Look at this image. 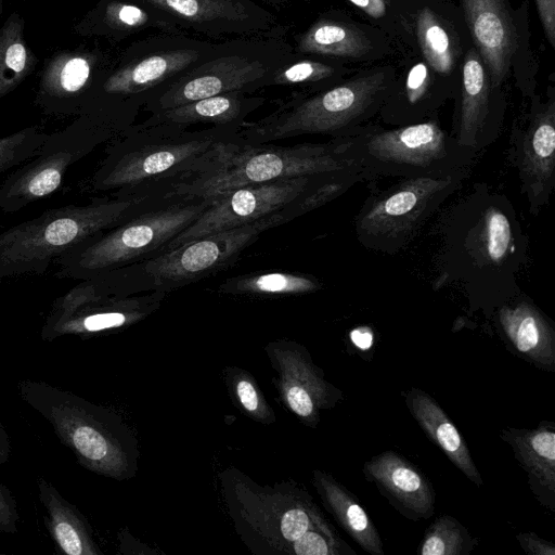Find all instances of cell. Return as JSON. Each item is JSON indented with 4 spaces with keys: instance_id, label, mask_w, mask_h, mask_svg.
Instances as JSON below:
<instances>
[{
    "instance_id": "8d00e7d4",
    "label": "cell",
    "mask_w": 555,
    "mask_h": 555,
    "mask_svg": "<svg viewBox=\"0 0 555 555\" xmlns=\"http://www.w3.org/2000/svg\"><path fill=\"white\" fill-rule=\"evenodd\" d=\"M313 526L322 528H333L324 519H322V517L318 513L309 514L304 508L289 509L284 514V516L281 519V532L287 541L294 542L295 540L300 538L305 532L311 530Z\"/></svg>"
},
{
    "instance_id": "cb8c5ba5",
    "label": "cell",
    "mask_w": 555,
    "mask_h": 555,
    "mask_svg": "<svg viewBox=\"0 0 555 555\" xmlns=\"http://www.w3.org/2000/svg\"><path fill=\"white\" fill-rule=\"evenodd\" d=\"M202 55L203 52L195 49L150 54L113 74L104 83L103 91L121 98L125 103L142 106L160 83L198 62Z\"/></svg>"
},
{
    "instance_id": "ffe728a7",
    "label": "cell",
    "mask_w": 555,
    "mask_h": 555,
    "mask_svg": "<svg viewBox=\"0 0 555 555\" xmlns=\"http://www.w3.org/2000/svg\"><path fill=\"white\" fill-rule=\"evenodd\" d=\"M456 89L414 51L401 54L389 94L377 114L390 127L422 122L438 115Z\"/></svg>"
},
{
    "instance_id": "f6af8a7d",
    "label": "cell",
    "mask_w": 555,
    "mask_h": 555,
    "mask_svg": "<svg viewBox=\"0 0 555 555\" xmlns=\"http://www.w3.org/2000/svg\"><path fill=\"white\" fill-rule=\"evenodd\" d=\"M1 4H2V0H0V13H1Z\"/></svg>"
},
{
    "instance_id": "7402d4cb",
    "label": "cell",
    "mask_w": 555,
    "mask_h": 555,
    "mask_svg": "<svg viewBox=\"0 0 555 555\" xmlns=\"http://www.w3.org/2000/svg\"><path fill=\"white\" fill-rule=\"evenodd\" d=\"M491 317L515 354L545 372H555L554 324L529 297L520 293L498 307Z\"/></svg>"
},
{
    "instance_id": "277c9868",
    "label": "cell",
    "mask_w": 555,
    "mask_h": 555,
    "mask_svg": "<svg viewBox=\"0 0 555 555\" xmlns=\"http://www.w3.org/2000/svg\"><path fill=\"white\" fill-rule=\"evenodd\" d=\"M397 64L357 68L339 83L314 93H298L269 114L244 122L238 134L255 143L321 134L349 137L376 117L390 92Z\"/></svg>"
},
{
    "instance_id": "7c38bea8",
    "label": "cell",
    "mask_w": 555,
    "mask_h": 555,
    "mask_svg": "<svg viewBox=\"0 0 555 555\" xmlns=\"http://www.w3.org/2000/svg\"><path fill=\"white\" fill-rule=\"evenodd\" d=\"M21 398L44 417L63 444L82 466L117 476L124 466L119 443L106 427L101 412L73 392L43 382L18 383Z\"/></svg>"
},
{
    "instance_id": "2e32d148",
    "label": "cell",
    "mask_w": 555,
    "mask_h": 555,
    "mask_svg": "<svg viewBox=\"0 0 555 555\" xmlns=\"http://www.w3.org/2000/svg\"><path fill=\"white\" fill-rule=\"evenodd\" d=\"M320 176L324 175L284 178L266 183L243 185L212 198L208 208L177 235L168 244L166 250L197 237L236 228L276 212L296 198Z\"/></svg>"
},
{
    "instance_id": "f546056e",
    "label": "cell",
    "mask_w": 555,
    "mask_h": 555,
    "mask_svg": "<svg viewBox=\"0 0 555 555\" xmlns=\"http://www.w3.org/2000/svg\"><path fill=\"white\" fill-rule=\"evenodd\" d=\"M322 283L311 274L266 271L227 279L220 291L236 295H300L319 291Z\"/></svg>"
},
{
    "instance_id": "f35d334b",
    "label": "cell",
    "mask_w": 555,
    "mask_h": 555,
    "mask_svg": "<svg viewBox=\"0 0 555 555\" xmlns=\"http://www.w3.org/2000/svg\"><path fill=\"white\" fill-rule=\"evenodd\" d=\"M18 520L16 502L9 489L0 483V531L15 533Z\"/></svg>"
},
{
    "instance_id": "ab89813d",
    "label": "cell",
    "mask_w": 555,
    "mask_h": 555,
    "mask_svg": "<svg viewBox=\"0 0 555 555\" xmlns=\"http://www.w3.org/2000/svg\"><path fill=\"white\" fill-rule=\"evenodd\" d=\"M521 550L530 555H555V544L533 532H520L516 535Z\"/></svg>"
},
{
    "instance_id": "30bf717a",
    "label": "cell",
    "mask_w": 555,
    "mask_h": 555,
    "mask_svg": "<svg viewBox=\"0 0 555 555\" xmlns=\"http://www.w3.org/2000/svg\"><path fill=\"white\" fill-rule=\"evenodd\" d=\"M472 43L491 83L504 88L512 79L524 98L537 92L539 59L531 44L528 1L459 0Z\"/></svg>"
},
{
    "instance_id": "ac0fdd59",
    "label": "cell",
    "mask_w": 555,
    "mask_h": 555,
    "mask_svg": "<svg viewBox=\"0 0 555 555\" xmlns=\"http://www.w3.org/2000/svg\"><path fill=\"white\" fill-rule=\"evenodd\" d=\"M412 50L457 91L463 59L473 46L461 8L451 0H413Z\"/></svg>"
},
{
    "instance_id": "8992f818",
    "label": "cell",
    "mask_w": 555,
    "mask_h": 555,
    "mask_svg": "<svg viewBox=\"0 0 555 555\" xmlns=\"http://www.w3.org/2000/svg\"><path fill=\"white\" fill-rule=\"evenodd\" d=\"M150 201L96 197L66 205L0 233V281L41 275L55 260L82 242L128 219Z\"/></svg>"
},
{
    "instance_id": "7a4b0ae2",
    "label": "cell",
    "mask_w": 555,
    "mask_h": 555,
    "mask_svg": "<svg viewBox=\"0 0 555 555\" xmlns=\"http://www.w3.org/2000/svg\"><path fill=\"white\" fill-rule=\"evenodd\" d=\"M237 130L220 126L190 130L149 117L107 142L90 186L95 192L109 193L111 197H164L218 140Z\"/></svg>"
},
{
    "instance_id": "b9f144b4",
    "label": "cell",
    "mask_w": 555,
    "mask_h": 555,
    "mask_svg": "<svg viewBox=\"0 0 555 555\" xmlns=\"http://www.w3.org/2000/svg\"><path fill=\"white\" fill-rule=\"evenodd\" d=\"M236 392L241 403L248 411H256L259 405L257 391L248 380H240L236 386Z\"/></svg>"
},
{
    "instance_id": "e0dca14e",
    "label": "cell",
    "mask_w": 555,
    "mask_h": 555,
    "mask_svg": "<svg viewBox=\"0 0 555 555\" xmlns=\"http://www.w3.org/2000/svg\"><path fill=\"white\" fill-rule=\"evenodd\" d=\"M452 137L477 154L500 135L505 114L504 88L491 83L488 70L472 46L461 68V80L454 96Z\"/></svg>"
},
{
    "instance_id": "60d3db41",
    "label": "cell",
    "mask_w": 555,
    "mask_h": 555,
    "mask_svg": "<svg viewBox=\"0 0 555 555\" xmlns=\"http://www.w3.org/2000/svg\"><path fill=\"white\" fill-rule=\"evenodd\" d=\"M545 38L555 48V0H534Z\"/></svg>"
},
{
    "instance_id": "52a82bcc",
    "label": "cell",
    "mask_w": 555,
    "mask_h": 555,
    "mask_svg": "<svg viewBox=\"0 0 555 555\" xmlns=\"http://www.w3.org/2000/svg\"><path fill=\"white\" fill-rule=\"evenodd\" d=\"M347 154L363 180L448 173L469 168L477 156L444 130L438 115L390 128L367 122L347 137Z\"/></svg>"
},
{
    "instance_id": "6da1fadb",
    "label": "cell",
    "mask_w": 555,
    "mask_h": 555,
    "mask_svg": "<svg viewBox=\"0 0 555 555\" xmlns=\"http://www.w3.org/2000/svg\"><path fill=\"white\" fill-rule=\"evenodd\" d=\"M433 230L434 291L452 288L469 311L488 317L521 293L529 241L506 194L475 183L441 211Z\"/></svg>"
},
{
    "instance_id": "83f0119b",
    "label": "cell",
    "mask_w": 555,
    "mask_h": 555,
    "mask_svg": "<svg viewBox=\"0 0 555 555\" xmlns=\"http://www.w3.org/2000/svg\"><path fill=\"white\" fill-rule=\"evenodd\" d=\"M39 499L47 511L46 526L51 538L67 555H94L96 546L79 511L46 479L38 478Z\"/></svg>"
},
{
    "instance_id": "4316f807",
    "label": "cell",
    "mask_w": 555,
    "mask_h": 555,
    "mask_svg": "<svg viewBox=\"0 0 555 555\" xmlns=\"http://www.w3.org/2000/svg\"><path fill=\"white\" fill-rule=\"evenodd\" d=\"M315 485L339 526L370 555H385L382 538L357 496L332 476L315 472Z\"/></svg>"
},
{
    "instance_id": "7bdbcfd3",
    "label": "cell",
    "mask_w": 555,
    "mask_h": 555,
    "mask_svg": "<svg viewBox=\"0 0 555 555\" xmlns=\"http://www.w3.org/2000/svg\"><path fill=\"white\" fill-rule=\"evenodd\" d=\"M352 343L360 349L366 350L373 344V336L366 328H357L350 334Z\"/></svg>"
},
{
    "instance_id": "f1b7e54d",
    "label": "cell",
    "mask_w": 555,
    "mask_h": 555,
    "mask_svg": "<svg viewBox=\"0 0 555 555\" xmlns=\"http://www.w3.org/2000/svg\"><path fill=\"white\" fill-rule=\"evenodd\" d=\"M354 70L357 68L338 60L308 55L294 61L291 59L279 67L269 77L266 87H298L300 93H314L339 83Z\"/></svg>"
},
{
    "instance_id": "d590c367",
    "label": "cell",
    "mask_w": 555,
    "mask_h": 555,
    "mask_svg": "<svg viewBox=\"0 0 555 555\" xmlns=\"http://www.w3.org/2000/svg\"><path fill=\"white\" fill-rule=\"evenodd\" d=\"M48 135L36 127H28L0 138V175L34 156Z\"/></svg>"
},
{
    "instance_id": "e575fe53",
    "label": "cell",
    "mask_w": 555,
    "mask_h": 555,
    "mask_svg": "<svg viewBox=\"0 0 555 555\" xmlns=\"http://www.w3.org/2000/svg\"><path fill=\"white\" fill-rule=\"evenodd\" d=\"M44 77L42 101L68 100L82 90L90 76L89 61L79 55L56 61Z\"/></svg>"
},
{
    "instance_id": "4fadbf2b",
    "label": "cell",
    "mask_w": 555,
    "mask_h": 555,
    "mask_svg": "<svg viewBox=\"0 0 555 555\" xmlns=\"http://www.w3.org/2000/svg\"><path fill=\"white\" fill-rule=\"evenodd\" d=\"M284 223V218L276 211L166 250L142 261V269L155 289L167 293L228 269L262 232Z\"/></svg>"
},
{
    "instance_id": "ee69618b",
    "label": "cell",
    "mask_w": 555,
    "mask_h": 555,
    "mask_svg": "<svg viewBox=\"0 0 555 555\" xmlns=\"http://www.w3.org/2000/svg\"><path fill=\"white\" fill-rule=\"evenodd\" d=\"M10 455L9 437L0 423V464L8 461Z\"/></svg>"
},
{
    "instance_id": "1f68e13d",
    "label": "cell",
    "mask_w": 555,
    "mask_h": 555,
    "mask_svg": "<svg viewBox=\"0 0 555 555\" xmlns=\"http://www.w3.org/2000/svg\"><path fill=\"white\" fill-rule=\"evenodd\" d=\"M365 23L387 35L403 54L412 50L409 14L413 0H344Z\"/></svg>"
},
{
    "instance_id": "d6a6232c",
    "label": "cell",
    "mask_w": 555,
    "mask_h": 555,
    "mask_svg": "<svg viewBox=\"0 0 555 555\" xmlns=\"http://www.w3.org/2000/svg\"><path fill=\"white\" fill-rule=\"evenodd\" d=\"M23 28V20L13 13L0 30V99L14 90L37 63L24 41Z\"/></svg>"
},
{
    "instance_id": "44dd1931",
    "label": "cell",
    "mask_w": 555,
    "mask_h": 555,
    "mask_svg": "<svg viewBox=\"0 0 555 555\" xmlns=\"http://www.w3.org/2000/svg\"><path fill=\"white\" fill-rule=\"evenodd\" d=\"M389 504L412 521L429 519L436 509V492L429 479L402 454L386 450L361 468Z\"/></svg>"
},
{
    "instance_id": "484cf974",
    "label": "cell",
    "mask_w": 555,
    "mask_h": 555,
    "mask_svg": "<svg viewBox=\"0 0 555 555\" xmlns=\"http://www.w3.org/2000/svg\"><path fill=\"white\" fill-rule=\"evenodd\" d=\"M262 96H250L248 92H229L188 104L153 113L150 117L158 121L184 127L196 124L241 128L245 118L264 103Z\"/></svg>"
},
{
    "instance_id": "8fae6325",
    "label": "cell",
    "mask_w": 555,
    "mask_h": 555,
    "mask_svg": "<svg viewBox=\"0 0 555 555\" xmlns=\"http://www.w3.org/2000/svg\"><path fill=\"white\" fill-rule=\"evenodd\" d=\"M120 131L94 118H83L49 134L37 153L0 185V211L15 214L52 195L69 168Z\"/></svg>"
},
{
    "instance_id": "ba28073f",
    "label": "cell",
    "mask_w": 555,
    "mask_h": 555,
    "mask_svg": "<svg viewBox=\"0 0 555 555\" xmlns=\"http://www.w3.org/2000/svg\"><path fill=\"white\" fill-rule=\"evenodd\" d=\"M469 168L448 173L400 178L371 193L353 220L357 241L366 249L396 255L405 249L426 222L468 177Z\"/></svg>"
},
{
    "instance_id": "5bb4252c",
    "label": "cell",
    "mask_w": 555,
    "mask_h": 555,
    "mask_svg": "<svg viewBox=\"0 0 555 555\" xmlns=\"http://www.w3.org/2000/svg\"><path fill=\"white\" fill-rule=\"evenodd\" d=\"M528 100L511 128L507 157L529 210L537 216L555 186V89L550 86L546 96L535 92Z\"/></svg>"
},
{
    "instance_id": "9c48e42d",
    "label": "cell",
    "mask_w": 555,
    "mask_h": 555,
    "mask_svg": "<svg viewBox=\"0 0 555 555\" xmlns=\"http://www.w3.org/2000/svg\"><path fill=\"white\" fill-rule=\"evenodd\" d=\"M78 281L53 301L41 330L44 340L118 328L152 311L166 295L159 289L131 295L139 289H149V285L142 278L127 271Z\"/></svg>"
},
{
    "instance_id": "d6986e66",
    "label": "cell",
    "mask_w": 555,
    "mask_h": 555,
    "mask_svg": "<svg viewBox=\"0 0 555 555\" xmlns=\"http://www.w3.org/2000/svg\"><path fill=\"white\" fill-rule=\"evenodd\" d=\"M297 53L367 65L399 51L378 28L354 20L343 10H331L299 36Z\"/></svg>"
},
{
    "instance_id": "5b68a950",
    "label": "cell",
    "mask_w": 555,
    "mask_h": 555,
    "mask_svg": "<svg viewBox=\"0 0 555 555\" xmlns=\"http://www.w3.org/2000/svg\"><path fill=\"white\" fill-rule=\"evenodd\" d=\"M210 203L208 198L183 195L153 199L121 223L57 258L55 276L83 280L153 258L164 253Z\"/></svg>"
},
{
    "instance_id": "4dcf8cb0",
    "label": "cell",
    "mask_w": 555,
    "mask_h": 555,
    "mask_svg": "<svg viewBox=\"0 0 555 555\" xmlns=\"http://www.w3.org/2000/svg\"><path fill=\"white\" fill-rule=\"evenodd\" d=\"M159 10L198 26H231L248 18L246 8L233 0H142Z\"/></svg>"
},
{
    "instance_id": "74e56055",
    "label": "cell",
    "mask_w": 555,
    "mask_h": 555,
    "mask_svg": "<svg viewBox=\"0 0 555 555\" xmlns=\"http://www.w3.org/2000/svg\"><path fill=\"white\" fill-rule=\"evenodd\" d=\"M107 14L113 23L125 28L143 26L149 20L145 11L132 4H113L109 7Z\"/></svg>"
},
{
    "instance_id": "836d02e7",
    "label": "cell",
    "mask_w": 555,
    "mask_h": 555,
    "mask_svg": "<svg viewBox=\"0 0 555 555\" xmlns=\"http://www.w3.org/2000/svg\"><path fill=\"white\" fill-rule=\"evenodd\" d=\"M479 539L451 515L436 517L420 543L421 555H469L478 545Z\"/></svg>"
},
{
    "instance_id": "9a60e30c",
    "label": "cell",
    "mask_w": 555,
    "mask_h": 555,
    "mask_svg": "<svg viewBox=\"0 0 555 555\" xmlns=\"http://www.w3.org/2000/svg\"><path fill=\"white\" fill-rule=\"evenodd\" d=\"M289 60L264 61L253 54H225L199 64L152 92L143 107L153 113L229 92H253Z\"/></svg>"
},
{
    "instance_id": "603a6c76",
    "label": "cell",
    "mask_w": 555,
    "mask_h": 555,
    "mask_svg": "<svg viewBox=\"0 0 555 555\" xmlns=\"http://www.w3.org/2000/svg\"><path fill=\"white\" fill-rule=\"evenodd\" d=\"M499 437L526 472L535 500L555 512V423L543 421L535 428L506 427Z\"/></svg>"
},
{
    "instance_id": "d4e9b609",
    "label": "cell",
    "mask_w": 555,
    "mask_h": 555,
    "mask_svg": "<svg viewBox=\"0 0 555 555\" xmlns=\"http://www.w3.org/2000/svg\"><path fill=\"white\" fill-rule=\"evenodd\" d=\"M401 395L410 414L431 442L468 480L481 487L483 480L464 438L436 399L417 387Z\"/></svg>"
},
{
    "instance_id": "3957f363",
    "label": "cell",
    "mask_w": 555,
    "mask_h": 555,
    "mask_svg": "<svg viewBox=\"0 0 555 555\" xmlns=\"http://www.w3.org/2000/svg\"><path fill=\"white\" fill-rule=\"evenodd\" d=\"M237 131L218 140L167 195L212 199L243 185L360 170L347 154V137L282 146L249 142Z\"/></svg>"
}]
</instances>
